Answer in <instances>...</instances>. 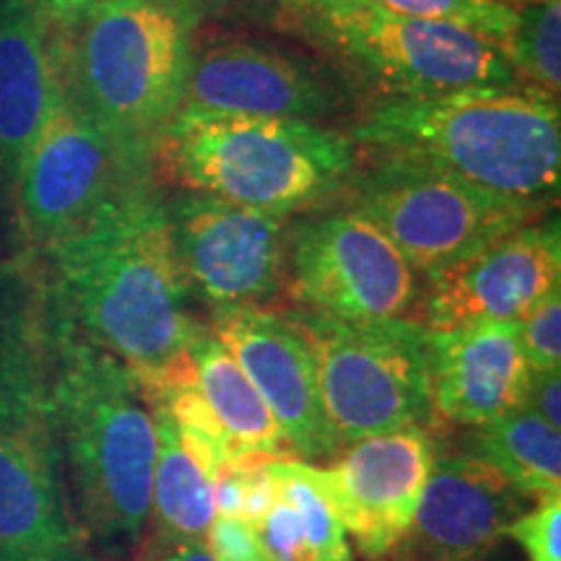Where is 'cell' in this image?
<instances>
[{"label": "cell", "mask_w": 561, "mask_h": 561, "mask_svg": "<svg viewBox=\"0 0 561 561\" xmlns=\"http://www.w3.org/2000/svg\"><path fill=\"white\" fill-rule=\"evenodd\" d=\"M42 257L68 320L121 359L140 388L187 367V351L206 325L193 314L195 297L151 178L112 195Z\"/></svg>", "instance_id": "6da1fadb"}, {"label": "cell", "mask_w": 561, "mask_h": 561, "mask_svg": "<svg viewBox=\"0 0 561 561\" xmlns=\"http://www.w3.org/2000/svg\"><path fill=\"white\" fill-rule=\"evenodd\" d=\"M58 299L45 265L0 271V553H50L89 541L76 520L55 409Z\"/></svg>", "instance_id": "7a4b0ae2"}, {"label": "cell", "mask_w": 561, "mask_h": 561, "mask_svg": "<svg viewBox=\"0 0 561 561\" xmlns=\"http://www.w3.org/2000/svg\"><path fill=\"white\" fill-rule=\"evenodd\" d=\"M55 409L76 520L110 551H136L151 523L157 421L136 377L58 305Z\"/></svg>", "instance_id": "3957f363"}, {"label": "cell", "mask_w": 561, "mask_h": 561, "mask_svg": "<svg viewBox=\"0 0 561 561\" xmlns=\"http://www.w3.org/2000/svg\"><path fill=\"white\" fill-rule=\"evenodd\" d=\"M351 140L375 159L434 167L507 198L549 206L559 193V100L533 89L390 96L367 112Z\"/></svg>", "instance_id": "277c9868"}, {"label": "cell", "mask_w": 561, "mask_h": 561, "mask_svg": "<svg viewBox=\"0 0 561 561\" xmlns=\"http://www.w3.org/2000/svg\"><path fill=\"white\" fill-rule=\"evenodd\" d=\"M198 13L187 0H102L50 34L73 96L130 167L151 159L185 100Z\"/></svg>", "instance_id": "5b68a950"}, {"label": "cell", "mask_w": 561, "mask_h": 561, "mask_svg": "<svg viewBox=\"0 0 561 561\" xmlns=\"http://www.w3.org/2000/svg\"><path fill=\"white\" fill-rule=\"evenodd\" d=\"M354 161V140L325 125L182 107L151 170L185 191L289 216L346 185Z\"/></svg>", "instance_id": "8992f818"}, {"label": "cell", "mask_w": 561, "mask_h": 561, "mask_svg": "<svg viewBox=\"0 0 561 561\" xmlns=\"http://www.w3.org/2000/svg\"><path fill=\"white\" fill-rule=\"evenodd\" d=\"M310 341L318 388L339 453L403 426H432L430 328L411 318L341 320L294 310Z\"/></svg>", "instance_id": "52a82bcc"}, {"label": "cell", "mask_w": 561, "mask_h": 561, "mask_svg": "<svg viewBox=\"0 0 561 561\" xmlns=\"http://www.w3.org/2000/svg\"><path fill=\"white\" fill-rule=\"evenodd\" d=\"M392 96L515 87L507 55L481 34L442 21L413 19L375 0H299V21Z\"/></svg>", "instance_id": "ba28073f"}, {"label": "cell", "mask_w": 561, "mask_h": 561, "mask_svg": "<svg viewBox=\"0 0 561 561\" xmlns=\"http://www.w3.org/2000/svg\"><path fill=\"white\" fill-rule=\"evenodd\" d=\"M354 208L430 276L528 227L546 206L491 193L434 167L375 159V170L356 185Z\"/></svg>", "instance_id": "9c48e42d"}, {"label": "cell", "mask_w": 561, "mask_h": 561, "mask_svg": "<svg viewBox=\"0 0 561 561\" xmlns=\"http://www.w3.org/2000/svg\"><path fill=\"white\" fill-rule=\"evenodd\" d=\"M286 289L297 310L341 320L409 318L419 271L362 210H331L289 227Z\"/></svg>", "instance_id": "30bf717a"}, {"label": "cell", "mask_w": 561, "mask_h": 561, "mask_svg": "<svg viewBox=\"0 0 561 561\" xmlns=\"http://www.w3.org/2000/svg\"><path fill=\"white\" fill-rule=\"evenodd\" d=\"M144 178H151V172H140L125 161L87 115L58 68L50 112L13 187L21 234L32 252L42 255L66 240L112 195Z\"/></svg>", "instance_id": "8fae6325"}, {"label": "cell", "mask_w": 561, "mask_h": 561, "mask_svg": "<svg viewBox=\"0 0 561 561\" xmlns=\"http://www.w3.org/2000/svg\"><path fill=\"white\" fill-rule=\"evenodd\" d=\"M174 255L193 297L214 310L263 307L286 273L289 216L185 191L164 203Z\"/></svg>", "instance_id": "7c38bea8"}, {"label": "cell", "mask_w": 561, "mask_h": 561, "mask_svg": "<svg viewBox=\"0 0 561 561\" xmlns=\"http://www.w3.org/2000/svg\"><path fill=\"white\" fill-rule=\"evenodd\" d=\"M437 450L432 426H403L343 447L331 468L310 466L343 530L367 561H385L401 549Z\"/></svg>", "instance_id": "4fadbf2b"}, {"label": "cell", "mask_w": 561, "mask_h": 561, "mask_svg": "<svg viewBox=\"0 0 561 561\" xmlns=\"http://www.w3.org/2000/svg\"><path fill=\"white\" fill-rule=\"evenodd\" d=\"M346 104L339 76L305 55L248 39L193 50L182 107L320 123Z\"/></svg>", "instance_id": "5bb4252c"}, {"label": "cell", "mask_w": 561, "mask_h": 561, "mask_svg": "<svg viewBox=\"0 0 561 561\" xmlns=\"http://www.w3.org/2000/svg\"><path fill=\"white\" fill-rule=\"evenodd\" d=\"M208 331L261 392L294 460L339 455L322 409L310 341L289 314H276L265 307H221L210 314Z\"/></svg>", "instance_id": "9a60e30c"}, {"label": "cell", "mask_w": 561, "mask_h": 561, "mask_svg": "<svg viewBox=\"0 0 561 561\" xmlns=\"http://www.w3.org/2000/svg\"><path fill=\"white\" fill-rule=\"evenodd\" d=\"M561 284L559 221L528 224L466 261L426 276L421 289L430 331L500 320L517 322Z\"/></svg>", "instance_id": "2e32d148"}, {"label": "cell", "mask_w": 561, "mask_h": 561, "mask_svg": "<svg viewBox=\"0 0 561 561\" xmlns=\"http://www.w3.org/2000/svg\"><path fill=\"white\" fill-rule=\"evenodd\" d=\"M533 500L479 455L437 450L398 561H486Z\"/></svg>", "instance_id": "e0dca14e"}, {"label": "cell", "mask_w": 561, "mask_h": 561, "mask_svg": "<svg viewBox=\"0 0 561 561\" xmlns=\"http://www.w3.org/2000/svg\"><path fill=\"white\" fill-rule=\"evenodd\" d=\"M528 380L517 322L483 320L430 331V396L437 419L491 424L520 409Z\"/></svg>", "instance_id": "ac0fdd59"}, {"label": "cell", "mask_w": 561, "mask_h": 561, "mask_svg": "<svg viewBox=\"0 0 561 561\" xmlns=\"http://www.w3.org/2000/svg\"><path fill=\"white\" fill-rule=\"evenodd\" d=\"M55 83L58 62L45 21L30 0H0V185L11 198Z\"/></svg>", "instance_id": "d6986e66"}, {"label": "cell", "mask_w": 561, "mask_h": 561, "mask_svg": "<svg viewBox=\"0 0 561 561\" xmlns=\"http://www.w3.org/2000/svg\"><path fill=\"white\" fill-rule=\"evenodd\" d=\"M276 502L255 525L271 561H351L346 530L312 479L310 462L273 458Z\"/></svg>", "instance_id": "ffe728a7"}, {"label": "cell", "mask_w": 561, "mask_h": 561, "mask_svg": "<svg viewBox=\"0 0 561 561\" xmlns=\"http://www.w3.org/2000/svg\"><path fill=\"white\" fill-rule=\"evenodd\" d=\"M187 356H191L195 388L237 453L291 458L284 432L278 430L261 392L208 328L193 341Z\"/></svg>", "instance_id": "44dd1931"}, {"label": "cell", "mask_w": 561, "mask_h": 561, "mask_svg": "<svg viewBox=\"0 0 561 561\" xmlns=\"http://www.w3.org/2000/svg\"><path fill=\"white\" fill-rule=\"evenodd\" d=\"M473 455L533 502L561 496V434L536 413L517 409L476 426Z\"/></svg>", "instance_id": "7402d4cb"}, {"label": "cell", "mask_w": 561, "mask_h": 561, "mask_svg": "<svg viewBox=\"0 0 561 561\" xmlns=\"http://www.w3.org/2000/svg\"><path fill=\"white\" fill-rule=\"evenodd\" d=\"M151 413L157 421L159 447L151 483L153 523L149 525L172 536L203 538L216 517L214 481L185 450L170 413L153 405Z\"/></svg>", "instance_id": "603a6c76"}, {"label": "cell", "mask_w": 561, "mask_h": 561, "mask_svg": "<svg viewBox=\"0 0 561 561\" xmlns=\"http://www.w3.org/2000/svg\"><path fill=\"white\" fill-rule=\"evenodd\" d=\"M504 55L517 81L559 100L561 89V0H530L517 5V24Z\"/></svg>", "instance_id": "cb8c5ba5"}, {"label": "cell", "mask_w": 561, "mask_h": 561, "mask_svg": "<svg viewBox=\"0 0 561 561\" xmlns=\"http://www.w3.org/2000/svg\"><path fill=\"white\" fill-rule=\"evenodd\" d=\"M375 3L403 13V16L442 21V24L471 30L500 45L502 53L517 24V5L507 0H375Z\"/></svg>", "instance_id": "d4e9b609"}, {"label": "cell", "mask_w": 561, "mask_h": 561, "mask_svg": "<svg viewBox=\"0 0 561 561\" xmlns=\"http://www.w3.org/2000/svg\"><path fill=\"white\" fill-rule=\"evenodd\" d=\"M517 335L530 371L561 369V291H551L543 301L517 320Z\"/></svg>", "instance_id": "484cf974"}, {"label": "cell", "mask_w": 561, "mask_h": 561, "mask_svg": "<svg viewBox=\"0 0 561 561\" xmlns=\"http://www.w3.org/2000/svg\"><path fill=\"white\" fill-rule=\"evenodd\" d=\"M528 561H561V496L536 502L507 528Z\"/></svg>", "instance_id": "4316f807"}, {"label": "cell", "mask_w": 561, "mask_h": 561, "mask_svg": "<svg viewBox=\"0 0 561 561\" xmlns=\"http://www.w3.org/2000/svg\"><path fill=\"white\" fill-rule=\"evenodd\" d=\"M203 543L216 561H271L257 528L242 517L216 515L203 536Z\"/></svg>", "instance_id": "83f0119b"}, {"label": "cell", "mask_w": 561, "mask_h": 561, "mask_svg": "<svg viewBox=\"0 0 561 561\" xmlns=\"http://www.w3.org/2000/svg\"><path fill=\"white\" fill-rule=\"evenodd\" d=\"M193 11L214 13V16L252 19L261 24H276L289 30L299 21V0H187Z\"/></svg>", "instance_id": "f1b7e54d"}, {"label": "cell", "mask_w": 561, "mask_h": 561, "mask_svg": "<svg viewBox=\"0 0 561 561\" xmlns=\"http://www.w3.org/2000/svg\"><path fill=\"white\" fill-rule=\"evenodd\" d=\"M136 561H216L210 557L203 538H182L159 528L146 530L136 549Z\"/></svg>", "instance_id": "f546056e"}, {"label": "cell", "mask_w": 561, "mask_h": 561, "mask_svg": "<svg viewBox=\"0 0 561 561\" xmlns=\"http://www.w3.org/2000/svg\"><path fill=\"white\" fill-rule=\"evenodd\" d=\"M520 409L536 413L546 424L561 426V369L530 371Z\"/></svg>", "instance_id": "4dcf8cb0"}, {"label": "cell", "mask_w": 561, "mask_h": 561, "mask_svg": "<svg viewBox=\"0 0 561 561\" xmlns=\"http://www.w3.org/2000/svg\"><path fill=\"white\" fill-rule=\"evenodd\" d=\"M102 0H30L37 16L45 21L50 34H66L73 30L87 13L100 5Z\"/></svg>", "instance_id": "1f68e13d"}, {"label": "cell", "mask_w": 561, "mask_h": 561, "mask_svg": "<svg viewBox=\"0 0 561 561\" xmlns=\"http://www.w3.org/2000/svg\"><path fill=\"white\" fill-rule=\"evenodd\" d=\"M0 561H100L91 551L89 541L70 543L66 549L50 553H34V557H19V553H0Z\"/></svg>", "instance_id": "d6a6232c"}]
</instances>
